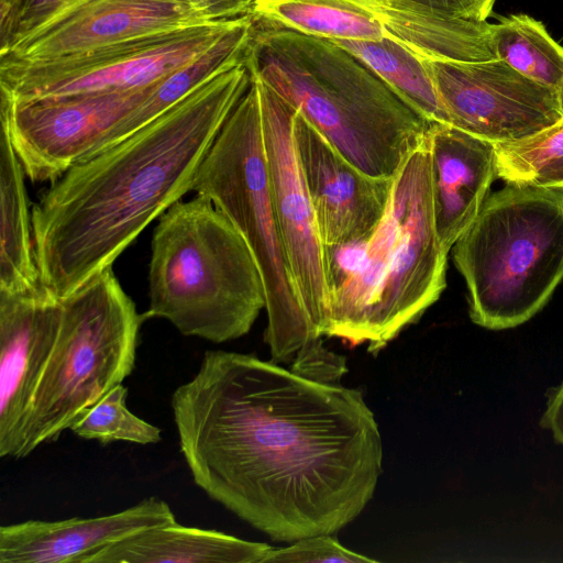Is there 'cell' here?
Instances as JSON below:
<instances>
[{
	"mask_svg": "<svg viewBox=\"0 0 563 563\" xmlns=\"http://www.w3.org/2000/svg\"><path fill=\"white\" fill-rule=\"evenodd\" d=\"M292 134L323 246L364 242L386 211L394 178L362 172L297 109Z\"/></svg>",
	"mask_w": 563,
	"mask_h": 563,
	"instance_id": "9a60e30c",
	"label": "cell"
},
{
	"mask_svg": "<svg viewBox=\"0 0 563 563\" xmlns=\"http://www.w3.org/2000/svg\"><path fill=\"white\" fill-rule=\"evenodd\" d=\"M170 406L195 484L273 540L333 534L374 495L382 438L357 389L209 350Z\"/></svg>",
	"mask_w": 563,
	"mask_h": 563,
	"instance_id": "6da1fadb",
	"label": "cell"
},
{
	"mask_svg": "<svg viewBox=\"0 0 563 563\" xmlns=\"http://www.w3.org/2000/svg\"><path fill=\"white\" fill-rule=\"evenodd\" d=\"M444 14L473 20L487 21L496 0H411Z\"/></svg>",
	"mask_w": 563,
	"mask_h": 563,
	"instance_id": "83f0119b",
	"label": "cell"
},
{
	"mask_svg": "<svg viewBox=\"0 0 563 563\" xmlns=\"http://www.w3.org/2000/svg\"><path fill=\"white\" fill-rule=\"evenodd\" d=\"M209 22L207 12L189 0H75L13 42L0 58L7 64L45 63Z\"/></svg>",
	"mask_w": 563,
	"mask_h": 563,
	"instance_id": "5bb4252c",
	"label": "cell"
},
{
	"mask_svg": "<svg viewBox=\"0 0 563 563\" xmlns=\"http://www.w3.org/2000/svg\"><path fill=\"white\" fill-rule=\"evenodd\" d=\"M191 191L210 200L231 221L254 256L265 289L264 336L273 362L292 361L290 369L299 374L312 371L328 349L311 340L287 264L271 194L260 91L252 73L249 89L203 158Z\"/></svg>",
	"mask_w": 563,
	"mask_h": 563,
	"instance_id": "5b68a950",
	"label": "cell"
},
{
	"mask_svg": "<svg viewBox=\"0 0 563 563\" xmlns=\"http://www.w3.org/2000/svg\"><path fill=\"white\" fill-rule=\"evenodd\" d=\"M202 8L212 21L250 16L255 0H189Z\"/></svg>",
	"mask_w": 563,
	"mask_h": 563,
	"instance_id": "f546056e",
	"label": "cell"
},
{
	"mask_svg": "<svg viewBox=\"0 0 563 563\" xmlns=\"http://www.w3.org/2000/svg\"><path fill=\"white\" fill-rule=\"evenodd\" d=\"M250 16L325 38L388 40L421 60L497 58L493 23L451 16L411 0H255Z\"/></svg>",
	"mask_w": 563,
	"mask_h": 563,
	"instance_id": "ba28073f",
	"label": "cell"
},
{
	"mask_svg": "<svg viewBox=\"0 0 563 563\" xmlns=\"http://www.w3.org/2000/svg\"><path fill=\"white\" fill-rule=\"evenodd\" d=\"M250 71L260 91L271 194L283 247L311 340L320 343L329 296L325 250L294 142L296 109Z\"/></svg>",
	"mask_w": 563,
	"mask_h": 563,
	"instance_id": "8fae6325",
	"label": "cell"
},
{
	"mask_svg": "<svg viewBox=\"0 0 563 563\" xmlns=\"http://www.w3.org/2000/svg\"><path fill=\"white\" fill-rule=\"evenodd\" d=\"M402 214L369 327L367 351L376 354L432 306L446 286L449 252L438 236L428 134L398 169Z\"/></svg>",
	"mask_w": 563,
	"mask_h": 563,
	"instance_id": "30bf717a",
	"label": "cell"
},
{
	"mask_svg": "<svg viewBox=\"0 0 563 563\" xmlns=\"http://www.w3.org/2000/svg\"><path fill=\"white\" fill-rule=\"evenodd\" d=\"M75 0H0L1 52Z\"/></svg>",
	"mask_w": 563,
	"mask_h": 563,
	"instance_id": "484cf974",
	"label": "cell"
},
{
	"mask_svg": "<svg viewBox=\"0 0 563 563\" xmlns=\"http://www.w3.org/2000/svg\"><path fill=\"white\" fill-rule=\"evenodd\" d=\"M25 170L7 126L0 133V290L22 291L41 285L33 244L32 212Z\"/></svg>",
	"mask_w": 563,
	"mask_h": 563,
	"instance_id": "ffe728a7",
	"label": "cell"
},
{
	"mask_svg": "<svg viewBox=\"0 0 563 563\" xmlns=\"http://www.w3.org/2000/svg\"><path fill=\"white\" fill-rule=\"evenodd\" d=\"M497 177L506 184L563 191V118L521 141L497 143Z\"/></svg>",
	"mask_w": 563,
	"mask_h": 563,
	"instance_id": "cb8c5ba5",
	"label": "cell"
},
{
	"mask_svg": "<svg viewBox=\"0 0 563 563\" xmlns=\"http://www.w3.org/2000/svg\"><path fill=\"white\" fill-rule=\"evenodd\" d=\"M245 55L125 139L70 166L32 206L41 285L56 298L112 267L155 219L192 189L246 92Z\"/></svg>",
	"mask_w": 563,
	"mask_h": 563,
	"instance_id": "7a4b0ae2",
	"label": "cell"
},
{
	"mask_svg": "<svg viewBox=\"0 0 563 563\" xmlns=\"http://www.w3.org/2000/svg\"><path fill=\"white\" fill-rule=\"evenodd\" d=\"M286 547L272 549L264 559V563L294 562V563H363L376 562L371 558L344 548L331 534L305 537Z\"/></svg>",
	"mask_w": 563,
	"mask_h": 563,
	"instance_id": "4316f807",
	"label": "cell"
},
{
	"mask_svg": "<svg viewBox=\"0 0 563 563\" xmlns=\"http://www.w3.org/2000/svg\"><path fill=\"white\" fill-rule=\"evenodd\" d=\"M57 338L21 430L16 459L56 441L75 418L135 367L143 314L112 267L60 299Z\"/></svg>",
	"mask_w": 563,
	"mask_h": 563,
	"instance_id": "52a82bcc",
	"label": "cell"
},
{
	"mask_svg": "<svg viewBox=\"0 0 563 563\" xmlns=\"http://www.w3.org/2000/svg\"><path fill=\"white\" fill-rule=\"evenodd\" d=\"M176 520L157 497L107 516L31 519L0 527V563H86L96 552L141 531Z\"/></svg>",
	"mask_w": 563,
	"mask_h": 563,
	"instance_id": "e0dca14e",
	"label": "cell"
},
{
	"mask_svg": "<svg viewBox=\"0 0 563 563\" xmlns=\"http://www.w3.org/2000/svg\"><path fill=\"white\" fill-rule=\"evenodd\" d=\"M330 40L361 59L427 121L451 124L424 60L388 40Z\"/></svg>",
	"mask_w": 563,
	"mask_h": 563,
	"instance_id": "7402d4cb",
	"label": "cell"
},
{
	"mask_svg": "<svg viewBox=\"0 0 563 563\" xmlns=\"http://www.w3.org/2000/svg\"><path fill=\"white\" fill-rule=\"evenodd\" d=\"M244 18L147 34L45 63H1V92L24 101L142 90L203 55Z\"/></svg>",
	"mask_w": 563,
	"mask_h": 563,
	"instance_id": "9c48e42d",
	"label": "cell"
},
{
	"mask_svg": "<svg viewBox=\"0 0 563 563\" xmlns=\"http://www.w3.org/2000/svg\"><path fill=\"white\" fill-rule=\"evenodd\" d=\"M62 305L42 285L0 290V456L16 459L21 430L55 344Z\"/></svg>",
	"mask_w": 563,
	"mask_h": 563,
	"instance_id": "2e32d148",
	"label": "cell"
},
{
	"mask_svg": "<svg viewBox=\"0 0 563 563\" xmlns=\"http://www.w3.org/2000/svg\"><path fill=\"white\" fill-rule=\"evenodd\" d=\"M273 548L174 521L113 543L86 563H264Z\"/></svg>",
	"mask_w": 563,
	"mask_h": 563,
	"instance_id": "d6986e66",
	"label": "cell"
},
{
	"mask_svg": "<svg viewBox=\"0 0 563 563\" xmlns=\"http://www.w3.org/2000/svg\"><path fill=\"white\" fill-rule=\"evenodd\" d=\"M539 424L563 446V382L548 390L545 409Z\"/></svg>",
	"mask_w": 563,
	"mask_h": 563,
	"instance_id": "f1b7e54d",
	"label": "cell"
},
{
	"mask_svg": "<svg viewBox=\"0 0 563 563\" xmlns=\"http://www.w3.org/2000/svg\"><path fill=\"white\" fill-rule=\"evenodd\" d=\"M146 318L183 335L223 343L245 335L266 298L244 238L210 200H179L159 218L151 244Z\"/></svg>",
	"mask_w": 563,
	"mask_h": 563,
	"instance_id": "277c9868",
	"label": "cell"
},
{
	"mask_svg": "<svg viewBox=\"0 0 563 563\" xmlns=\"http://www.w3.org/2000/svg\"><path fill=\"white\" fill-rule=\"evenodd\" d=\"M245 59L365 174L393 179L430 122L330 38L253 21Z\"/></svg>",
	"mask_w": 563,
	"mask_h": 563,
	"instance_id": "3957f363",
	"label": "cell"
},
{
	"mask_svg": "<svg viewBox=\"0 0 563 563\" xmlns=\"http://www.w3.org/2000/svg\"><path fill=\"white\" fill-rule=\"evenodd\" d=\"M152 86L128 92L24 101L1 92V123L9 131L26 177L33 183H53L89 155Z\"/></svg>",
	"mask_w": 563,
	"mask_h": 563,
	"instance_id": "4fadbf2b",
	"label": "cell"
},
{
	"mask_svg": "<svg viewBox=\"0 0 563 563\" xmlns=\"http://www.w3.org/2000/svg\"><path fill=\"white\" fill-rule=\"evenodd\" d=\"M451 251L475 324L506 330L527 322L563 279V191L507 184Z\"/></svg>",
	"mask_w": 563,
	"mask_h": 563,
	"instance_id": "8992f818",
	"label": "cell"
},
{
	"mask_svg": "<svg viewBox=\"0 0 563 563\" xmlns=\"http://www.w3.org/2000/svg\"><path fill=\"white\" fill-rule=\"evenodd\" d=\"M556 98L561 113L563 114V77L556 88Z\"/></svg>",
	"mask_w": 563,
	"mask_h": 563,
	"instance_id": "4dcf8cb0",
	"label": "cell"
},
{
	"mask_svg": "<svg viewBox=\"0 0 563 563\" xmlns=\"http://www.w3.org/2000/svg\"><path fill=\"white\" fill-rule=\"evenodd\" d=\"M496 57L525 77L556 91L563 77V46L542 22L525 13L493 23Z\"/></svg>",
	"mask_w": 563,
	"mask_h": 563,
	"instance_id": "603a6c76",
	"label": "cell"
},
{
	"mask_svg": "<svg viewBox=\"0 0 563 563\" xmlns=\"http://www.w3.org/2000/svg\"><path fill=\"white\" fill-rule=\"evenodd\" d=\"M434 219L441 245L451 251L488 198L497 177L495 143L452 124L431 123Z\"/></svg>",
	"mask_w": 563,
	"mask_h": 563,
	"instance_id": "ac0fdd59",
	"label": "cell"
},
{
	"mask_svg": "<svg viewBox=\"0 0 563 563\" xmlns=\"http://www.w3.org/2000/svg\"><path fill=\"white\" fill-rule=\"evenodd\" d=\"M128 388L114 386L96 404L82 410L68 430L81 439L101 444L129 442L141 445L162 440V430L135 416L126 407Z\"/></svg>",
	"mask_w": 563,
	"mask_h": 563,
	"instance_id": "d4e9b609",
	"label": "cell"
},
{
	"mask_svg": "<svg viewBox=\"0 0 563 563\" xmlns=\"http://www.w3.org/2000/svg\"><path fill=\"white\" fill-rule=\"evenodd\" d=\"M452 125L497 143L530 137L559 122L556 91L495 58L424 60Z\"/></svg>",
	"mask_w": 563,
	"mask_h": 563,
	"instance_id": "7c38bea8",
	"label": "cell"
},
{
	"mask_svg": "<svg viewBox=\"0 0 563 563\" xmlns=\"http://www.w3.org/2000/svg\"><path fill=\"white\" fill-rule=\"evenodd\" d=\"M252 27V18L245 16L203 55L155 82L146 97L110 129L89 155L115 144L152 122L203 81L240 58L250 41Z\"/></svg>",
	"mask_w": 563,
	"mask_h": 563,
	"instance_id": "44dd1931",
	"label": "cell"
}]
</instances>
